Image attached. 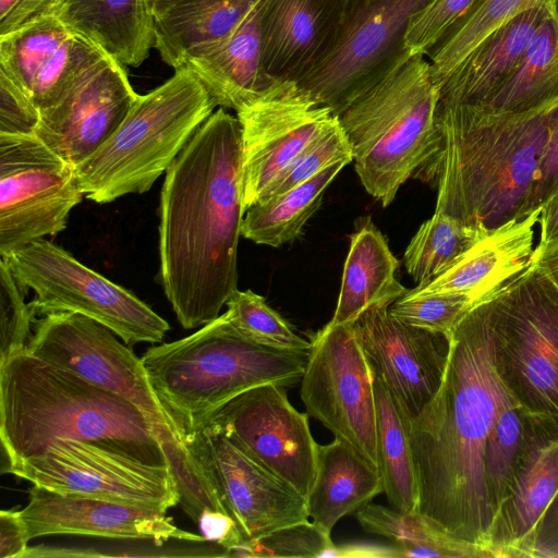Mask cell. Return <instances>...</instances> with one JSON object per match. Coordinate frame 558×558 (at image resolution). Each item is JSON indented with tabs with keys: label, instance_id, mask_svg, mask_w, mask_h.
<instances>
[{
	"label": "cell",
	"instance_id": "cell-14",
	"mask_svg": "<svg viewBox=\"0 0 558 558\" xmlns=\"http://www.w3.org/2000/svg\"><path fill=\"white\" fill-rule=\"evenodd\" d=\"M428 0H354L324 59L298 84L339 116L407 51L404 34Z\"/></svg>",
	"mask_w": 558,
	"mask_h": 558
},
{
	"label": "cell",
	"instance_id": "cell-50",
	"mask_svg": "<svg viewBox=\"0 0 558 558\" xmlns=\"http://www.w3.org/2000/svg\"><path fill=\"white\" fill-rule=\"evenodd\" d=\"M333 558H395L392 545H373V544H341L336 545Z\"/></svg>",
	"mask_w": 558,
	"mask_h": 558
},
{
	"label": "cell",
	"instance_id": "cell-41",
	"mask_svg": "<svg viewBox=\"0 0 558 558\" xmlns=\"http://www.w3.org/2000/svg\"><path fill=\"white\" fill-rule=\"evenodd\" d=\"M343 160L353 161V153L337 117L304 150L291 168L267 190L258 203L281 195L310 180L328 166Z\"/></svg>",
	"mask_w": 558,
	"mask_h": 558
},
{
	"label": "cell",
	"instance_id": "cell-3",
	"mask_svg": "<svg viewBox=\"0 0 558 558\" xmlns=\"http://www.w3.org/2000/svg\"><path fill=\"white\" fill-rule=\"evenodd\" d=\"M557 105L497 112L438 102L432 154L414 173L436 190L434 213L486 231L529 215Z\"/></svg>",
	"mask_w": 558,
	"mask_h": 558
},
{
	"label": "cell",
	"instance_id": "cell-25",
	"mask_svg": "<svg viewBox=\"0 0 558 558\" xmlns=\"http://www.w3.org/2000/svg\"><path fill=\"white\" fill-rule=\"evenodd\" d=\"M262 3L263 0L226 38L190 58L184 65L220 108L239 111L272 82L262 65Z\"/></svg>",
	"mask_w": 558,
	"mask_h": 558
},
{
	"label": "cell",
	"instance_id": "cell-46",
	"mask_svg": "<svg viewBox=\"0 0 558 558\" xmlns=\"http://www.w3.org/2000/svg\"><path fill=\"white\" fill-rule=\"evenodd\" d=\"M195 523L204 539L225 548L228 557L232 549L245 542L233 518L225 511L204 509Z\"/></svg>",
	"mask_w": 558,
	"mask_h": 558
},
{
	"label": "cell",
	"instance_id": "cell-19",
	"mask_svg": "<svg viewBox=\"0 0 558 558\" xmlns=\"http://www.w3.org/2000/svg\"><path fill=\"white\" fill-rule=\"evenodd\" d=\"M137 97L124 65L107 56L59 104L40 111L35 135L75 168L119 128Z\"/></svg>",
	"mask_w": 558,
	"mask_h": 558
},
{
	"label": "cell",
	"instance_id": "cell-44",
	"mask_svg": "<svg viewBox=\"0 0 558 558\" xmlns=\"http://www.w3.org/2000/svg\"><path fill=\"white\" fill-rule=\"evenodd\" d=\"M40 111L3 72H0V133L35 134Z\"/></svg>",
	"mask_w": 558,
	"mask_h": 558
},
{
	"label": "cell",
	"instance_id": "cell-1",
	"mask_svg": "<svg viewBox=\"0 0 558 558\" xmlns=\"http://www.w3.org/2000/svg\"><path fill=\"white\" fill-rule=\"evenodd\" d=\"M244 215L241 125L219 108L166 171L160 193V282L183 328L216 319L238 290Z\"/></svg>",
	"mask_w": 558,
	"mask_h": 558
},
{
	"label": "cell",
	"instance_id": "cell-53",
	"mask_svg": "<svg viewBox=\"0 0 558 558\" xmlns=\"http://www.w3.org/2000/svg\"><path fill=\"white\" fill-rule=\"evenodd\" d=\"M22 0H0V21L8 17Z\"/></svg>",
	"mask_w": 558,
	"mask_h": 558
},
{
	"label": "cell",
	"instance_id": "cell-21",
	"mask_svg": "<svg viewBox=\"0 0 558 558\" xmlns=\"http://www.w3.org/2000/svg\"><path fill=\"white\" fill-rule=\"evenodd\" d=\"M526 415L524 444L489 529L499 558L532 557L536 526L558 492V421Z\"/></svg>",
	"mask_w": 558,
	"mask_h": 558
},
{
	"label": "cell",
	"instance_id": "cell-5",
	"mask_svg": "<svg viewBox=\"0 0 558 558\" xmlns=\"http://www.w3.org/2000/svg\"><path fill=\"white\" fill-rule=\"evenodd\" d=\"M307 355L254 343L222 314L185 338L150 347L141 360L184 442L238 395L266 384H299Z\"/></svg>",
	"mask_w": 558,
	"mask_h": 558
},
{
	"label": "cell",
	"instance_id": "cell-54",
	"mask_svg": "<svg viewBox=\"0 0 558 558\" xmlns=\"http://www.w3.org/2000/svg\"><path fill=\"white\" fill-rule=\"evenodd\" d=\"M171 1H174V0H146L149 9L156 4L167 3V2H171Z\"/></svg>",
	"mask_w": 558,
	"mask_h": 558
},
{
	"label": "cell",
	"instance_id": "cell-24",
	"mask_svg": "<svg viewBox=\"0 0 558 558\" xmlns=\"http://www.w3.org/2000/svg\"><path fill=\"white\" fill-rule=\"evenodd\" d=\"M545 1L509 21L465 58L440 85L438 102L486 104L519 68L546 13Z\"/></svg>",
	"mask_w": 558,
	"mask_h": 558
},
{
	"label": "cell",
	"instance_id": "cell-27",
	"mask_svg": "<svg viewBox=\"0 0 558 558\" xmlns=\"http://www.w3.org/2000/svg\"><path fill=\"white\" fill-rule=\"evenodd\" d=\"M54 16L124 66L141 65L154 48L146 0H69Z\"/></svg>",
	"mask_w": 558,
	"mask_h": 558
},
{
	"label": "cell",
	"instance_id": "cell-30",
	"mask_svg": "<svg viewBox=\"0 0 558 558\" xmlns=\"http://www.w3.org/2000/svg\"><path fill=\"white\" fill-rule=\"evenodd\" d=\"M355 517L366 532L390 541L397 558H499L494 548L460 538L420 512L367 504Z\"/></svg>",
	"mask_w": 558,
	"mask_h": 558
},
{
	"label": "cell",
	"instance_id": "cell-37",
	"mask_svg": "<svg viewBox=\"0 0 558 558\" xmlns=\"http://www.w3.org/2000/svg\"><path fill=\"white\" fill-rule=\"evenodd\" d=\"M526 416L511 399L500 408L486 438L484 476L493 517L508 493L524 444Z\"/></svg>",
	"mask_w": 558,
	"mask_h": 558
},
{
	"label": "cell",
	"instance_id": "cell-6",
	"mask_svg": "<svg viewBox=\"0 0 558 558\" xmlns=\"http://www.w3.org/2000/svg\"><path fill=\"white\" fill-rule=\"evenodd\" d=\"M438 101L428 59L405 52L338 116L364 189L384 206L430 156Z\"/></svg>",
	"mask_w": 558,
	"mask_h": 558
},
{
	"label": "cell",
	"instance_id": "cell-17",
	"mask_svg": "<svg viewBox=\"0 0 558 558\" xmlns=\"http://www.w3.org/2000/svg\"><path fill=\"white\" fill-rule=\"evenodd\" d=\"M184 444L245 542L310 520L299 492L225 436L199 429Z\"/></svg>",
	"mask_w": 558,
	"mask_h": 558
},
{
	"label": "cell",
	"instance_id": "cell-49",
	"mask_svg": "<svg viewBox=\"0 0 558 558\" xmlns=\"http://www.w3.org/2000/svg\"><path fill=\"white\" fill-rule=\"evenodd\" d=\"M69 0H22L13 12L0 21V35H4L23 23L46 15L54 16Z\"/></svg>",
	"mask_w": 558,
	"mask_h": 558
},
{
	"label": "cell",
	"instance_id": "cell-39",
	"mask_svg": "<svg viewBox=\"0 0 558 558\" xmlns=\"http://www.w3.org/2000/svg\"><path fill=\"white\" fill-rule=\"evenodd\" d=\"M476 305L463 294H416L408 290L389 306V313L407 325L450 338L456 326Z\"/></svg>",
	"mask_w": 558,
	"mask_h": 558
},
{
	"label": "cell",
	"instance_id": "cell-23",
	"mask_svg": "<svg viewBox=\"0 0 558 558\" xmlns=\"http://www.w3.org/2000/svg\"><path fill=\"white\" fill-rule=\"evenodd\" d=\"M542 206L519 220L490 230L448 270L411 291L416 294H463L475 303L493 298L529 265Z\"/></svg>",
	"mask_w": 558,
	"mask_h": 558
},
{
	"label": "cell",
	"instance_id": "cell-36",
	"mask_svg": "<svg viewBox=\"0 0 558 558\" xmlns=\"http://www.w3.org/2000/svg\"><path fill=\"white\" fill-rule=\"evenodd\" d=\"M71 34L58 17L46 15L0 35V72L28 96L40 69Z\"/></svg>",
	"mask_w": 558,
	"mask_h": 558
},
{
	"label": "cell",
	"instance_id": "cell-22",
	"mask_svg": "<svg viewBox=\"0 0 558 558\" xmlns=\"http://www.w3.org/2000/svg\"><path fill=\"white\" fill-rule=\"evenodd\" d=\"M354 0H263L262 65L271 81L300 82L333 45Z\"/></svg>",
	"mask_w": 558,
	"mask_h": 558
},
{
	"label": "cell",
	"instance_id": "cell-2",
	"mask_svg": "<svg viewBox=\"0 0 558 558\" xmlns=\"http://www.w3.org/2000/svg\"><path fill=\"white\" fill-rule=\"evenodd\" d=\"M511 399L494 365L487 300L453 329L440 387L407 424L418 512L460 538L489 547L493 514L484 448L500 408Z\"/></svg>",
	"mask_w": 558,
	"mask_h": 558
},
{
	"label": "cell",
	"instance_id": "cell-26",
	"mask_svg": "<svg viewBox=\"0 0 558 558\" xmlns=\"http://www.w3.org/2000/svg\"><path fill=\"white\" fill-rule=\"evenodd\" d=\"M262 0H174L150 8L154 48L174 70L216 45Z\"/></svg>",
	"mask_w": 558,
	"mask_h": 558
},
{
	"label": "cell",
	"instance_id": "cell-18",
	"mask_svg": "<svg viewBox=\"0 0 558 558\" xmlns=\"http://www.w3.org/2000/svg\"><path fill=\"white\" fill-rule=\"evenodd\" d=\"M389 306L368 308L353 328L374 375L384 381L409 422L440 387L450 338L400 322L390 315Z\"/></svg>",
	"mask_w": 558,
	"mask_h": 558
},
{
	"label": "cell",
	"instance_id": "cell-29",
	"mask_svg": "<svg viewBox=\"0 0 558 558\" xmlns=\"http://www.w3.org/2000/svg\"><path fill=\"white\" fill-rule=\"evenodd\" d=\"M399 260L371 218H361L350 240L341 288L329 324H354L368 308L391 305L408 291L395 277Z\"/></svg>",
	"mask_w": 558,
	"mask_h": 558
},
{
	"label": "cell",
	"instance_id": "cell-13",
	"mask_svg": "<svg viewBox=\"0 0 558 558\" xmlns=\"http://www.w3.org/2000/svg\"><path fill=\"white\" fill-rule=\"evenodd\" d=\"M300 384L308 415L378 468L374 373L353 324L315 333Z\"/></svg>",
	"mask_w": 558,
	"mask_h": 558
},
{
	"label": "cell",
	"instance_id": "cell-20",
	"mask_svg": "<svg viewBox=\"0 0 558 558\" xmlns=\"http://www.w3.org/2000/svg\"><path fill=\"white\" fill-rule=\"evenodd\" d=\"M19 514L29 541L47 535L73 534L146 539L157 546L170 538L206 542L202 535L179 529L165 511L60 494L37 485H33L28 502L19 510Z\"/></svg>",
	"mask_w": 558,
	"mask_h": 558
},
{
	"label": "cell",
	"instance_id": "cell-45",
	"mask_svg": "<svg viewBox=\"0 0 558 558\" xmlns=\"http://www.w3.org/2000/svg\"><path fill=\"white\" fill-rule=\"evenodd\" d=\"M558 186V105L554 108L548 137L535 177L530 209L539 208Z\"/></svg>",
	"mask_w": 558,
	"mask_h": 558
},
{
	"label": "cell",
	"instance_id": "cell-11",
	"mask_svg": "<svg viewBox=\"0 0 558 558\" xmlns=\"http://www.w3.org/2000/svg\"><path fill=\"white\" fill-rule=\"evenodd\" d=\"M7 473L60 494L138 508L167 512L179 504L169 466L93 442L56 440L35 456L13 461Z\"/></svg>",
	"mask_w": 558,
	"mask_h": 558
},
{
	"label": "cell",
	"instance_id": "cell-31",
	"mask_svg": "<svg viewBox=\"0 0 558 558\" xmlns=\"http://www.w3.org/2000/svg\"><path fill=\"white\" fill-rule=\"evenodd\" d=\"M546 13L511 78L488 100L499 112H522L558 102V0Z\"/></svg>",
	"mask_w": 558,
	"mask_h": 558
},
{
	"label": "cell",
	"instance_id": "cell-32",
	"mask_svg": "<svg viewBox=\"0 0 558 558\" xmlns=\"http://www.w3.org/2000/svg\"><path fill=\"white\" fill-rule=\"evenodd\" d=\"M376 446L383 492L393 509L418 512L420 489L407 421L384 381L374 375Z\"/></svg>",
	"mask_w": 558,
	"mask_h": 558
},
{
	"label": "cell",
	"instance_id": "cell-38",
	"mask_svg": "<svg viewBox=\"0 0 558 558\" xmlns=\"http://www.w3.org/2000/svg\"><path fill=\"white\" fill-rule=\"evenodd\" d=\"M226 306L223 316L245 339L275 350L310 352L311 341L300 337L263 296L252 290L238 289Z\"/></svg>",
	"mask_w": 558,
	"mask_h": 558
},
{
	"label": "cell",
	"instance_id": "cell-9",
	"mask_svg": "<svg viewBox=\"0 0 558 558\" xmlns=\"http://www.w3.org/2000/svg\"><path fill=\"white\" fill-rule=\"evenodd\" d=\"M488 304L501 384L527 414L558 421V287L530 260Z\"/></svg>",
	"mask_w": 558,
	"mask_h": 558
},
{
	"label": "cell",
	"instance_id": "cell-42",
	"mask_svg": "<svg viewBox=\"0 0 558 558\" xmlns=\"http://www.w3.org/2000/svg\"><path fill=\"white\" fill-rule=\"evenodd\" d=\"M478 0H428L410 20L404 50L427 56L475 7Z\"/></svg>",
	"mask_w": 558,
	"mask_h": 558
},
{
	"label": "cell",
	"instance_id": "cell-48",
	"mask_svg": "<svg viewBox=\"0 0 558 558\" xmlns=\"http://www.w3.org/2000/svg\"><path fill=\"white\" fill-rule=\"evenodd\" d=\"M536 557L558 558V492L536 526L532 558Z\"/></svg>",
	"mask_w": 558,
	"mask_h": 558
},
{
	"label": "cell",
	"instance_id": "cell-52",
	"mask_svg": "<svg viewBox=\"0 0 558 558\" xmlns=\"http://www.w3.org/2000/svg\"><path fill=\"white\" fill-rule=\"evenodd\" d=\"M539 223L538 243L558 238V186L542 205Z\"/></svg>",
	"mask_w": 558,
	"mask_h": 558
},
{
	"label": "cell",
	"instance_id": "cell-33",
	"mask_svg": "<svg viewBox=\"0 0 558 558\" xmlns=\"http://www.w3.org/2000/svg\"><path fill=\"white\" fill-rule=\"evenodd\" d=\"M348 163L335 162L286 193L250 207L243 218L242 236L272 247L294 241L320 206L325 190Z\"/></svg>",
	"mask_w": 558,
	"mask_h": 558
},
{
	"label": "cell",
	"instance_id": "cell-28",
	"mask_svg": "<svg viewBox=\"0 0 558 558\" xmlns=\"http://www.w3.org/2000/svg\"><path fill=\"white\" fill-rule=\"evenodd\" d=\"M383 493L378 468L347 441L335 437L318 445L317 470L306 498L310 520L330 534L340 519Z\"/></svg>",
	"mask_w": 558,
	"mask_h": 558
},
{
	"label": "cell",
	"instance_id": "cell-16",
	"mask_svg": "<svg viewBox=\"0 0 558 558\" xmlns=\"http://www.w3.org/2000/svg\"><path fill=\"white\" fill-rule=\"evenodd\" d=\"M337 117L296 82L281 80L272 81L254 101L236 111L245 211Z\"/></svg>",
	"mask_w": 558,
	"mask_h": 558
},
{
	"label": "cell",
	"instance_id": "cell-4",
	"mask_svg": "<svg viewBox=\"0 0 558 558\" xmlns=\"http://www.w3.org/2000/svg\"><path fill=\"white\" fill-rule=\"evenodd\" d=\"M62 439L169 466L153 424L132 402L26 349L11 354L0 362L1 473Z\"/></svg>",
	"mask_w": 558,
	"mask_h": 558
},
{
	"label": "cell",
	"instance_id": "cell-12",
	"mask_svg": "<svg viewBox=\"0 0 558 558\" xmlns=\"http://www.w3.org/2000/svg\"><path fill=\"white\" fill-rule=\"evenodd\" d=\"M83 197L75 168L37 135L0 133V256L63 231Z\"/></svg>",
	"mask_w": 558,
	"mask_h": 558
},
{
	"label": "cell",
	"instance_id": "cell-40",
	"mask_svg": "<svg viewBox=\"0 0 558 558\" xmlns=\"http://www.w3.org/2000/svg\"><path fill=\"white\" fill-rule=\"evenodd\" d=\"M335 544L311 520L279 529L264 537L245 542L229 557H332Z\"/></svg>",
	"mask_w": 558,
	"mask_h": 558
},
{
	"label": "cell",
	"instance_id": "cell-10",
	"mask_svg": "<svg viewBox=\"0 0 558 558\" xmlns=\"http://www.w3.org/2000/svg\"><path fill=\"white\" fill-rule=\"evenodd\" d=\"M2 257L19 286L35 292V315L72 312L112 330L124 343L162 342L166 319L131 291L88 268L64 248L40 239Z\"/></svg>",
	"mask_w": 558,
	"mask_h": 558
},
{
	"label": "cell",
	"instance_id": "cell-43",
	"mask_svg": "<svg viewBox=\"0 0 558 558\" xmlns=\"http://www.w3.org/2000/svg\"><path fill=\"white\" fill-rule=\"evenodd\" d=\"M35 315L7 262L0 258V362L26 349Z\"/></svg>",
	"mask_w": 558,
	"mask_h": 558
},
{
	"label": "cell",
	"instance_id": "cell-34",
	"mask_svg": "<svg viewBox=\"0 0 558 558\" xmlns=\"http://www.w3.org/2000/svg\"><path fill=\"white\" fill-rule=\"evenodd\" d=\"M545 0H478L469 14L428 52L432 76L440 85L485 39Z\"/></svg>",
	"mask_w": 558,
	"mask_h": 558
},
{
	"label": "cell",
	"instance_id": "cell-8",
	"mask_svg": "<svg viewBox=\"0 0 558 558\" xmlns=\"http://www.w3.org/2000/svg\"><path fill=\"white\" fill-rule=\"evenodd\" d=\"M33 326L28 353L136 405L156 430L178 489L191 493L201 487L203 475L132 347L105 325L77 313L47 314L35 318Z\"/></svg>",
	"mask_w": 558,
	"mask_h": 558
},
{
	"label": "cell",
	"instance_id": "cell-35",
	"mask_svg": "<svg viewBox=\"0 0 558 558\" xmlns=\"http://www.w3.org/2000/svg\"><path fill=\"white\" fill-rule=\"evenodd\" d=\"M489 231L440 213L424 221L404 252V265L418 286L433 281Z\"/></svg>",
	"mask_w": 558,
	"mask_h": 558
},
{
	"label": "cell",
	"instance_id": "cell-7",
	"mask_svg": "<svg viewBox=\"0 0 558 558\" xmlns=\"http://www.w3.org/2000/svg\"><path fill=\"white\" fill-rule=\"evenodd\" d=\"M215 108L193 72L177 69L163 84L138 95L119 128L75 167L84 197L107 204L150 190Z\"/></svg>",
	"mask_w": 558,
	"mask_h": 558
},
{
	"label": "cell",
	"instance_id": "cell-15",
	"mask_svg": "<svg viewBox=\"0 0 558 558\" xmlns=\"http://www.w3.org/2000/svg\"><path fill=\"white\" fill-rule=\"evenodd\" d=\"M308 416L290 403L286 387L266 384L218 408L199 429L225 436L306 499L316 477L318 451Z\"/></svg>",
	"mask_w": 558,
	"mask_h": 558
},
{
	"label": "cell",
	"instance_id": "cell-51",
	"mask_svg": "<svg viewBox=\"0 0 558 558\" xmlns=\"http://www.w3.org/2000/svg\"><path fill=\"white\" fill-rule=\"evenodd\" d=\"M530 260L536 264L558 287V238L538 243Z\"/></svg>",
	"mask_w": 558,
	"mask_h": 558
},
{
	"label": "cell",
	"instance_id": "cell-47",
	"mask_svg": "<svg viewBox=\"0 0 558 558\" xmlns=\"http://www.w3.org/2000/svg\"><path fill=\"white\" fill-rule=\"evenodd\" d=\"M28 537L19 511L0 512V558H24Z\"/></svg>",
	"mask_w": 558,
	"mask_h": 558
}]
</instances>
